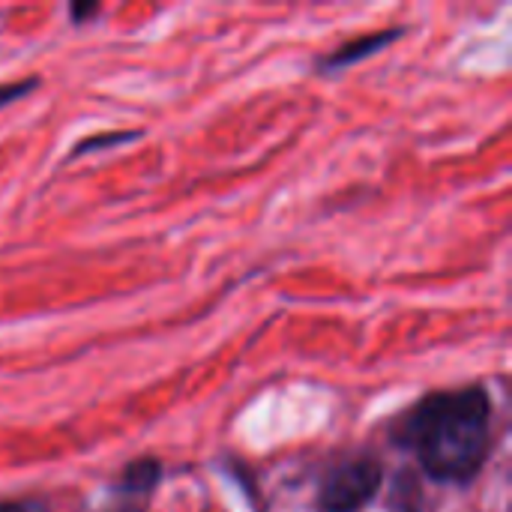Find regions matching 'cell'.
Returning a JSON list of instances; mask_svg holds the SVG:
<instances>
[{"label":"cell","instance_id":"1","mask_svg":"<svg viewBox=\"0 0 512 512\" xmlns=\"http://www.w3.org/2000/svg\"><path fill=\"white\" fill-rule=\"evenodd\" d=\"M390 438L420 462L429 480L468 486L489 459L492 399L483 387L432 393L399 417Z\"/></svg>","mask_w":512,"mask_h":512},{"label":"cell","instance_id":"2","mask_svg":"<svg viewBox=\"0 0 512 512\" xmlns=\"http://www.w3.org/2000/svg\"><path fill=\"white\" fill-rule=\"evenodd\" d=\"M384 486V465L372 456L348 459L336 465L318 492L321 512H360L366 504L378 498Z\"/></svg>","mask_w":512,"mask_h":512},{"label":"cell","instance_id":"3","mask_svg":"<svg viewBox=\"0 0 512 512\" xmlns=\"http://www.w3.org/2000/svg\"><path fill=\"white\" fill-rule=\"evenodd\" d=\"M399 36H405V27H387V30H375V33H366V36H357L345 45H339L333 54L321 57L318 60V72H339L345 66H354L372 54H378L381 48H387L390 42H396Z\"/></svg>","mask_w":512,"mask_h":512},{"label":"cell","instance_id":"4","mask_svg":"<svg viewBox=\"0 0 512 512\" xmlns=\"http://www.w3.org/2000/svg\"><path fill=\"white\" fill-rule=\"evenodd\" d=\"M162 480V465L156 459H138L123 471L120 489L129 495H150Z\"/></svg>","mask_w":512,"mask_h":512},{"label":"cell","instance_id":"5","mask_svg":"<svg viewBox=\"0 0 512 512\" xmlns=\"http://www.w3.org/2000/svg\"><path fill=\"white\" fill-rule=\"evenodd\" d=\"M390 510L393 512H420V486L417 480L402 471L396 480V492L390 495Z\"/></svg>","mask_w":512,"mask_h":512},{"label":"cell","instance_id":"6","mask_svg":"<svg viewBox=\"0 0 512 512\" xmlns=\"http://www.w3.org/2000/svg\"><path fill=\"white\" fill-rule=\"evenodd\" d=\"M141 132H108V135H96V138H87L81 141L75 150H72V159L75 156H87L93 150H105V147H114V144H126V141H135Z\"/></svg>","mask_w":512,"mask_h":512},{"label":"cell","instance_id":"7","mask_svg":"<svg viewBox=\"0 0 512 512\" xmlns=\"http://www.w3.org/2000/svg\"><path fill=\"white\" fill-rule=\"evenodd\" d=\"M39 87V81L36 78H21V81H9V84H0V108H6V105H12V102H18V99H24L30 90H36Z\"/></svg>","mask_w":512,"mask_h":512},{"label":"cell","instance_id":"8","mask_svg":"<svg viewBox=\"0 0 512 512\" xmlns=\"http://www.w3.org/2000/svg\"><path fill=\"white\" fill-rule=\"evenodd\" d=\"M96 12H99V3H87V6L72 3V6H69V15H72V21H75V24L87 21V18H90V15H96Z\"/></svg>","mask_w":512,"mask_h":512},{"label":"cell","instance_id":"9","mask_svg":"<svg viewBox=\"0 0 512 512\" xmlns=\"http://www.w3.org/2000/svg\"><path fill=\"white\" fill-rule=\"evenodd\" d=\"M0 512H33V507L24 501H0Z\"/></svg>","mask_w":512,"mask_h":512}]
</instances>
